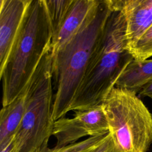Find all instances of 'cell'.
<instances>
[{
    "instance_id": "obj_15",
    "label": "cell",
    "mask_w": 152,
    "mask_h": 152,
    "mask_svg": "<svg viewBox=\"0 0 152 152\" xmlns=\"http://www.w3.org/2000/svg\"><path fill=\"white\" fill-rule=\"evenodd\" d=\"M86 152H122L115 144L109 132L105 135L101 142L93 149Z\"/></svg>"
},
{
    "instance_id": "obj_6",
    "label": "cell",
    "mask_w": 152,
    "mask_h": 152,
    "mask_svg": "<svg viewBox=\"0 0 152 152\" xmlns=\"http://www.w3.org/2000/svg\"><path fill=\"white\" fill-rule=\"evenodd\" d=\"M73 111V118L63 117L55 121L52 135L56 139L55 147L75 143L85 136L105 135L109 133V124L102 104Z\"/></svg>"
},
{
    "instance_id": "obj_7",
    "label": "cell",
    "mask_w": 152,
    "mask_h": 152,
    "mask_svg": "<svg viewBox=\"0 0 152 152\" xmlns=\"http://www.w3.org/2000/svg\"><path fill=\"white\" fill-rule=\"evenodd\" d=\"M110 2L113 10L124 17L126 48L130 51L152 25V0H110Z\"/></svg>"
},
{
    "instance_id": "obj_4",
    "label": "cell",
    "mask_w": 152,
    "mask_h": 152,
    "mask_svg": "<svg viewBox=\"0 0 152 152\" xmlns=\"http://www.w3.org/2000/svg\"><path fill=\"white\" fill-rule=\"evenodd\" d=\"M52 55L46 52L29 81L24 113L14 136L15 152H40L48 147L55 121Z\"/></svg>"
},
{
    "instance_id": "obj_13",
    "label": "cell",
    "mask_w": 152,
    "mask_h": 152,
    "mask_svg": "<svg viewBox=\"0 0 152 152\" xmlns=\"http://www.w3.org/2000/svg\"><path fill=\"white\" fill-rule=\"evenodd\" d=\"M105 135L90 137L84 140L61 147H55L50 148L48 147L40 152H86L98 145L103 140Z\"/></svg>"
},
{
    "instance_id": "obj_17",
    "label": "cell",
    "mask_w": 152,
    "mask_h": 152,
    "mask_svg": "<svg viewBox=\"0 0 152 152\" xmlns=\"http://www.w3.org/2000/svg\"><path fill=\"white\" fill-rule=\"evenodd\" d=\"M138 95L140 97H148L152 99V80L142 88Z\"/></svg>"
},
{
    "instance_id": "obj_11",
    "label": "cell",
    "mask_w": 152,
    "mask_h": 152,
    "mask_svg": "<svg viewBox=\"0 0 152 152\" xmlns=\"http://www.w3.org/2000/svg\"><path fill=\"white\" fill-rule=\"evenodd\" d=\"M152 80V59L132 60L119 77L115 87L131 90L138 94Z\"/></svg>"
},
{
    "instance_id": "obj_14",
    "label": "cell",
    "mask_w": 152,
    "mask_h": 152,
    "mask_svg": "<svg viewBox=\"0 0 152 152\" xmlns=\"http://www.w3.org/2000/svg\"><path fill=\"white\" fill-rule=\"evenodd\" d=\"M134 60L143 61L152 56V25L129 51Z\"/></svg>"
},
{
    "instance_id": "obj_18",
    "label": "cell",
    "mask_w": 152,
    "mask_h": 152,
    "mask_svg": "<svg viewBox=\"0 0 152 152\" xmlns=\"http://www.w3.org/2000/svg\"><path fill=\"white\" fill-rule=\"evenodd\" d=\"M4 2H5V0H0V13H1V10L4 5Z\"/></svg>"
},
{
    "instance_id": "obj_3",
    "label": "cell",
    "mask_w": 152,
    "mask_h": 152,
    "mask_svg": "<svg viewBox=\"0 0 152 152\" xmlns=\"http://www.w3.org/2000/svg\"><path fill=\"white\" fill-rule=\"evenodd\" d=\"M53 35L44 0H30L2 76V106L12 102L27 87Z\"/></svg>"
},
{
    "instance_id": "obj_16",
    "label": "cell",
    "mask_w": 152,
    "mask_h": 152,
    "mask_svg": "<svg viewBox=\"0 0 152 152\" xmlns=\"http://www.w3.org/2000/svg\"><path fill=\"white\" fill-rule=\"evenodd\" d=\"M14 136L0 144V152H15Z\"/></svg>"
},
{
    "instance_id": "obj_12",
    "label": "cell",
    "mask_w": 152,
    "mask_h": 152,
    "mask_svg": "<svg viewBox=\"0 0 152 152\" xmlns=\"http://www.w3.org/2000/svg\"><path fill=\"white\" fill-rule=\"evenodd\" d=\"M51 23L53 34L68 12L73 0H44Z\"/></svg>"
},
{
    "instance_id": "obj_9",
    "label": "cell",
    "mask_w": 152,
    "mask_h": 152,
    "mask_svg": "<svg viewBox=\"0 0 152 152\" xmlns=\"http://www.w3.org/2000/svg\"><path fill=\"white\" fill-rule=\"evenodd\" d=\"M99 2L100 0H73L64 20L52 35L50 46L52 55L78 31Z\"/></svg>"
},
{
    "instance_id": "obj_2",
    "label": "cell",
    "mask_w": 152,
    "mask_h": 152,
    "mask_svg": "<svg viewBox=\"0 0 152 152\" xmlns=\"http://www.w3.org/2000/svg\"><path fill=\"white\" fill-rule=\"evenodd\" d=\"M125 27L123 15L113 10L90 58L71 110L102 104L134 60L126 48Z\"/></svg>"
},
{
    "instance_id": "obj_10",
    "label": "cell",
    "mask_w": 152,
    "mask_h": 152,
    "mask_svg": "<svg viewBox=\"0 0 152 152\" xmlns=\"http://www.w3.org/2000/svg\"><path fill=\"white\" fill-rule=\"evenodd\" d=\"M28 84L12 102L0 110V144L13 137L20 126L26 106Z\"/></svg>"
},
{
    "instance_id": "obj_1",
    "label": "cell",
    "mask_w": 152,
    "mask_h": 152,
    "mask_svg": "<svg viewBox=\"0 0 152 152\" xmlns=\"http://www.w3.org/2000/svg\"><path fill=\"white\" fill-rule=\"evenodd\" d=\"M112 11L110 0H100L78 31L51 55L52 79L56 87L52 107L55 121L71 111L90 58Z\"/></svg>"
},
{
    "instance_id": "obj_5",
    "label": "cell",
    "mask_w": 152,
    "mask_h": 152,
    "mask_svg": "<svg viewBox=\"0 0 152 152\" xmlns=\"http://www.w3.org/2000/svg\"><path fill=\"white\" fill-rule=\"evenodd\" d=\"M113 141L122 152H147L152 143V114L135 93L113 87L102 103Z\"/></svg>"
},
{
    "instance_id": "obj_8",
    "label": "cell",
    "mask_w": 152,
    "mask_h": 152,
    "mask_svg": "<svg viewBox=\"0 0 152 152\" xmlns=\"http://www.w3.org/2000/svg\"><path fill=\"white\" fill-rule=\"evenodd\" d=\"M30 0H5L0 13V82Z\"/></svg>"
}]
</instances>
